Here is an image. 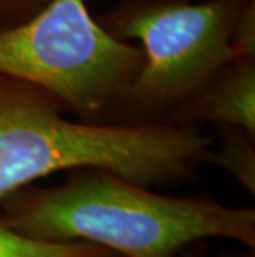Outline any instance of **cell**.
<instances>
[{
    "label": "cell",
    "instance_id": "cell-1",
    "mask_svg": "<svg viewBox=\"0 0 255 257\" xmlns=\"http://www.w3.org/2000/svg\"><path fill=\"white\" fill-rule=\"evenodd\" d=\"M52 188L29 184L0 202V221L29 237L88 242L124 257H176L212 237L255 249V209L210 194L176 198L103 168L70 169Z\"/></svg>",
    "mask_w": 255,
    "mask_h": 257
},
{
    "label": "cell",
    "instance_id": "cell-2",
    "mask_svg": "<svg viewBox=\"0 0 255 257\" xmlns=\"http://www.w3.org/2000/svg\"><path fill=\"white\" fill-rule=\"evenodd\" d=\"M53 93L0 75V202L37 179L103 168L141 186L189 181L212 140L197 124L72 121Z\"/></svg>",
    "mask_w": 255,
    "mask_h": 257
},
{
    "label": "cell",
    "instance_id": "cell-3",
    "mask_svg": "<svg viewBox=\"0 0 255 257\" xmlns=\"http://www.w3.org/2000/svg\"><path fill=\"white\" fill-rule=\"evenodd\" d=\"M247 0H121L100 24L119 40H139L143 65L103 123H169L234 60L232 32Z\"/></svg>",
    "mask_w": 255,
    "mask_h": 257
},
{
    "label": "cell",
    "instance_id": "cell-4",
    "mask_svg": "<svg viewBox=\"0 0 255 257\" xmlns=\"http://www.w3.org/2000/svg\"><path fill=\"white\" fill-rule=\"evenodd\" d=\"M141 47L113 37L85 0H52L0 32V75L53 93L85 119L105 121L143 65Z\"/></svg>",
    "mask_w": 255,
    "mask_h": 257
},
{
    "label": "cell",
    "instance_id": "cell-5",
    "mask_svg": "<svg viewBox=\"0 0 255 257\" xmlns=\"http://www.w3.org/2000/svg\"><path fill=\"white\" fill-rule=\"evenodd\" d=\"M169 123L238 126L255 135V55L225 63L202 90L174 111Z\"/></svg>",
    "mask_w": 255,
    "mask_h": 257
},
{
    "label": "cell",
    "instance_id": "cell-6",
    "mask_svg": "<svg viewBox=\"0 0 255 257\" xmlns=\"http://www.w3.org/2000/svg\"><path fill=\"white\" fill-rule=\"evenodd\" d=\"M220 143L210 146L207 163L224 169L237 183L255 194V135L238 126H217Z\"/></svg>",
    "mask_w": 255,
    "mask_h": 257
},
{
    "label": "cell",
    "instance_id": "cell-7",
    "mask_svg": "<svg viewBox=\"0 0 255 257\" xmlns=\"http://www.w3.org/2000/svg\"><path fill=\"white\" fill-rule=\"evenodd\" d=\"M0 257H124L88 242H55L29 237L0 221Z\"/></svg>",
    "mask_w": 255,
    "mask_h": 257
},
{
    "label": "cell",
    "instance_id": "cell-8",
    "mask_svg": "<svg viewBox=\"0 0 255 257\" xmlns=\"http://www.w3.org/2000/svg\"><path fill=\"white\" fill-rule=\"evenodd\" d=\"M232 50L237 57L255 55V0L242 5L232 32Z\"/></svg>",
    "mask_w": 255,
    "mask_h": 257
},
{
    "label": "cell",
    "instance_id": "cell-9",
    "mask_svg": "<svg viewBox=\"0 0 255 257\" xmlns=\"http://www.w3.org/2000/svg\"><path fill=\"white\" fill-rule=\"evenodd\" d=\"M50 2L52 0H0V32L25 24Z\"/></svg>",
    "mask_w": 255,
    "mask_h": 257
},
{
    "label": "cell",
    "instance_id": "cell-10",
    "mask_svg": "<svg viewBox=\"0 0 255 257\" xmlns=\"http://www.w3.org/2000/svg\"><path fill=\"white\" fill-rule=\"evenodd\" d=\"M176 257H209L207 244H205V240L194 242L191 245H187V247H184Z\"/></svg>",
    "mask_w": 255,
    "mask_h": 257
}]
</instances>
